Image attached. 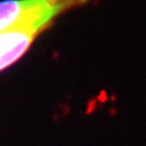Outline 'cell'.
Listing matches in <instances>:
<instances>
[{
  "label": "cell",
  "instance_id": "1",
  "mask_svg": "<svg viewBox=\"0 0 146 146\" xmlns=\"http://www.w3.org/2000/svg\"><path fill=\"white\" fill-rule=\"evenodd\" d=\"M88 0H7L0 2V33L47 29L53 20Z\"/></svg>",
  "mask_w": 146,
  "mask_h": 146
},
{
  "label": "cell",
  "instance_id": "2",
  "mask_svg": "<svg viewBox=\"0 0 146 146\" xmlns=\"http://www.w3.org/2000/svg\"><path fill=\"white\" fill-rule=\"evenodd\" d=\"M40 31H11L0 33V72L13 65L28 51Z\"/></svg>",
  "mask_w": 146,
  "mask_h": 146
}]
</instances>
